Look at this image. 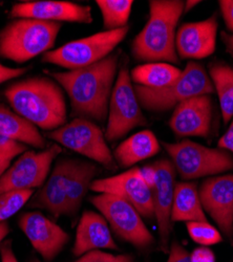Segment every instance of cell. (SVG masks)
<instances>
[{
  "label": "cell",
  "mask_w": 233,
  "mask_h": 262,
  "mask_svg": "<svg viewBox=\"0 0 233 262\" xmlns=\"http://www.w3.org/2000/svg\"><path fill=\"white\" fill-rule=\"evenodd\" d=\"M119 53L91 65L68 72H47L67 92L72 116L103 124L109 117V107L119 67Z\"/></svg>",
  "instance_id": "6da1fadb"
},
{
  "label": "cell",
  "mask_w": 233,
  "mask_h": 262,
  "mask_svg": "<svg viewBox=\"0 0 233 262\" xmlns=\"http://www.w3.org/2000/svg\"><path fill=\"white\" fill-rule=\"evenodd\" d=\"M6 99L19 116L46 131L67 124L68 108L59 84L49 77L16 82L5 91Z\"/></svg>",
  "instance_id": "7a4b0ae2"
},
{
  "label": "cell",
  "mask_w": 233,
  "mask_h": 262,
  "mask_svg": "<svg viewBox=\"0 0 233 262\" xmlns=\"http://www.w3.org/2000/svg\"><path fill=\"white\" fill-rule=\"evenodd\" d=\"M182 0H152L150 18L132 42L134 58L146 63L179 64L176 49L177 26L184 14Z\"/></svg>",
  "instance_id": "3957f363"
},
{
  "label": "cell",
  "mask_w": 233,
  "mask_h": 262,
  "mask_svg": "<svg viewBox=\"0 0 233 262\" xmlns=\"http://www.w3.org/2000/svg\"><path fill=\"white\" fill-rule=\"evenodd\" d=\"M62 28L59 23L18 18L0 32V57L26 63L50 52Z\"/></svg>",
  "instance_id": "277c9868"
},
{
  "label": "cell",
  "mask_w": 233,
  "mask_h": 262,
  "mask_svg": "<svg viewBox=\"0 0 233 262\" xmlns=\"http://www.w3.org/2000/svg\"><path fill=\"white\" fill-rule=\"evenodd\" d=\"M140 106L152 113H165L190 98L213 95L215 87L202 64L188 62L181 77L164 89L153 90L134 85Z\"/></svg>",
  "instance_id": "5b68a950"
},
{
  "label": "cell",
  "mask_w": 233,
  "mask_h": 262,
  "mask_svg": "<svg viewBox=\"0 0 233 262\" xmlns=\"http://www.w3.org/2000/svg\"><path fill=\"white\" fill-rule=\"evenodd\" d=\"M182 180L216 177L233 170V157L221 148H209L184 139L179 143H163Z\"/></svg>",
  "instance_id": "8992f818"
},
{
  "label": "cell",
  "mask_w": 233,
  "mask_h": 262,
  "mask_svg": "<svg viewBox=\"0 0 233 262\" xmlns=\"http://www.w3.org/2000/svg\"><path fill=\"white\" fill-rule=\"evenodd\" d=\"M129 32L130 27L127 26L71 41L57 50L44 54L42 62L58 65L69 71L91 67L114 53Z\"/></svg>",
  "instance_id": "52a82bcc"
},
{
  "label": "cell",
  "mask_w": 233,
  "mask_h": 262,
  "mask_svg": "<svg viewBox=\"0 0 233 262\" xmlns=\"http://www.w3.org/2000/svg\"><path fill=\"white\" fill-rule=\"evenodd\" d=\"M90 202L103 215L111 230L123 242L140 250L152 248L156 239L145 226L137 209L119 196L99 193L92 196Z\"/></svg>",
  "instance_id": "ba28073f"
},
{
  "label": "cell",
  "mask_w": 233,
  "mask_h": 262,
  "mask_svg": "<svg viewBox=\"0 0 233 262\" xmlns=\"http://www.w3.org/2000/svg\"><path fill=\"white\" fill-rule=\"evenodd\" d=\"M109 122L105 130V139L110 142L120 140L137 127L147 125L142 113L127 62H123L112 92Z\"/></svg>",
  "instance_id": "9c48e42d"
},
{
  "label": "cell",
  "mask_w": 233,
  "mask_h": 262,
  "mask_svg": "<svg viewBox=\"0 0 233 262\" xmlns=\"http://www.w3.org/2000/svg\"><path fill=\"white\" fill-rule=\"evenodd\" d=\"M47 137L109 170L114 171L118 168L105 135L93 121L75 118L72 122L50 131Z\"/></svg>",
  "instance_id": "30bf717a"
},
{
  "label": "cell",
  "mask_w": 233,
  "mask_h": 262,
  "mask_svg": "<svg viewBox=\"0 0 233 262\" xmlns=\"http://www.w3.org/2000/svg\"><path fill=\"white\" fill-rule=\"evenodd\" d=\"M61 147L52 145L44 151H27L0 179V194L14 190H34L44 186Z\"/></svg>",
  "instance_id": "8fae6325"
},
{
  "label": "cell",
  "mask_w": 233,
  "mask_h": 262,
  "mask_svg": "<svg viewBox=\"0 0 233 262\" xmlns=\"http://www.w3.org/2000/svg\"><path fill=\"white\" fill-rule=\"evenodd\" d=\"M205 213L218 225L228 242L233 238V174L206 179L199 188Z\"/></svg>",
  "instance_id": "7c38bea8"
},
{
  "label": "cell",
  "mask_w": 233,
  "mask_h": 262,
  "mask_svg": "<svg viewBox=\"0 0 233 262\" xmlns=\"http://www.w3.org/2000/svg\"><path fill=\"white\" fill-rule=\"evenodd\" d=\"M91 190L119 196L134 206L144 218H155L153 192L144 183L138 167H134L118 176L95 180L91 185Z\"/></svg>",
  "instance_id": "4fadbf2b"
},
{
  "label": "cell",
  "mask_w": 233,
  "mask_h": 262,
  "mask_svg": "<svg viewBox=\"0 0 233 262\" xmlns=\"http://www.w3.org/2000/svg\"><path fill=\"white\" fill-rule=\"evenodd\" d=\"M213 99L210 95L190 98L180 103L169 120V127L178 138H208L213 124Z\"/></svg>",
  "instance_id": "5bb4252c"
},
{
  "label": "cell",
  "mask_w": 233,
  "mask_h": 262,
  "mask_svg": "<svg viewBox=\"0 0 233 262\" xmlns=\"http://www.w3.org/2000/svg\"><path fill=\"white\" fill-rule=\"evenodd\" d=\"M157 171V181L153 188L155 218L160 237V248L168 252V242L172 233V211L176 187V168L172 161L160 160L153 164Z\"/></svg>",
  "instance_id": "9a60e30c"
},
{
  "label": "cell",
  "mask_w": 233,
  "mask_h": 262,
  "mask_svg": "<svg viewBox=\"0 0 233 262\" xmlns=\"http://www.w3.org/2000/svg\"><path fill=\"white\" fill-rule=\"evenodd\" d=\"M19 227L33 248L47 261H52L70 239L65 230L40 212H27L21 215Z\"/></svg>",
  "instance_id": "2e32d148"
},
{
  "label": "cell",
  "mask_w": 233,
  "mask_h": 262,
  "mask_svg": "<svg viewBox=\"0 0 233 262\" xmlns=\"http://www.w3.org/2000/svg\"><path fill=\"white\" fill-rule=\"evenodd\" d=\"M11 17L30 18L52 23H75L92 24V8L81 6L71 2H54V0H40V2H26L15 4L11 9Z\"/></svg>",
  "instance_id": "e0dca14e"
},
{
  "label": "cell",
  "mask_w": 233,
  "mask_h": 262,
  "mask_svg": "<svg viewBox=\"0 0 233 262\" xmlns=\"http://www.w3.org/2000/svg\"><path fill=\"white\" fill-rule=\"evenodd\" d=\"M218 28L217 15L181 26L176 36L179 58L200 60L213 55L217 47Z\"/></svg>",
  "instance_id": "ac0fdd59"
},
{
  "label": "cell",
  "mask_w": 233,
  "mask_h": 262,
  "mask_svg": "<svg viewBox=\"0 0 233 262\" xmlns=\"http://www.w3.org/2000/svg\"><path fill=\"white\" fill-rule=\"evenodd\" d=\"M71 165L72 160L62 159L57 162L47 183L30 203L31 208L45 209L55 217L68 215L67 183Z\"/></svg>",
  "instance_id": "d6986e66"
},
{
  "label": "cell",
  "mask_w": 233,
  "mask_h": 262,
  "mask_svg": "<svg viewBox=\"0 0 233 262\" xmlns=\"http://www.w3.org/2000/svg\"><path fill=\"white\" fill-rule=\"evenodd\" d=\"M101 249H118L111 228L102 214L94 211L83 212L77 227L73 254L82 256L90 251Z\"/></svg>",
  "instance_id": "ffe728a7"
},
{
  "label": "cell",
  "mask_w": 233,
  "mask_h": 262,
  "mask_svg": "<svg viewBox=\"0 0 233 262\" xmlns=\"http://www.w3.org/2000/svg\"><path fill=\"white\" fill-rule=\"evenodd\" d=\"M161 146L151 130H142L123 141L115 150L114 158L121 167H132L135 164L155 157Z\"/></svg>",
  "instance_id": "44dd1931"
},
{
  "label": "cell",
  "mask_w": 233,
  "mask_h": 262,
  "mask_svg": "<svg viewBox=\"0 0 233 262\" xmlns=\"http://www.w3.org/2000/svg\"><path fill=\"white\" fill-rule=\"evenodd\" d=\"M98 172V167L91 162L72 160L67 183L68 216H75L78 213Z\"/></svg>",
  "instance_id": "7402d4cb"
},
{
  "label": "cell",
  "mask_w": 233,
  "mask_h": 262,
  "mask_svg": "<svg viewBox=\"0 0 233 262\" xmlns=\"http://www.w3.org/2000/svg\"><path fill=\"white\" fill-rule=\"evenodd\" d=\"M208 222L202 207L199 189L194 182L176 183L172 223Z\"/></svg>",
  "instance_id": "603a6c76"
},
{
  "label": "cell",
  "mask_w": 233,
  "mask_h": 262,
  "mask_svg": "<svg viewBox=\"0 0 233 262\" xmlns=\"http://www.w3.org/2000/svg\"><path fill=\"white\" fill-rule=\"evenodd\" d=\"M0 137H6L35 148H45L47 141L27 119L0 105Z\"/></svg>",
  "instance_id": "cb8c5ba5"
},
{
  "label": "cell",
  "mask_w": 233,
  "mask_h": 262,
  "mask_svg": "<svg viewBox=\"0 0 233 262\" xmlns=\"http://www.w3.org/2000/svg\"><path fill=\"white\" fill-rule=\"evenodd\" d=\"M182 72L173 64L168 63H145L131 72L132 82L147 89L160 90L177 81Z\"/></svg>",
  "instance_id": "d4e9b609"
},
{
  "label": "cell",
  "mask_w": 233,
  "mask_h": 262,
  "mask_svg": "<svg viewBox=\"0 0 233 262\" xmlns=\"http://www.w3.org/2000/svg\"><path fill=\"white\" fill-rule=\"evenodd\" d=\"M209 75L219 96L224 124L233 119V68L229 64L214 62L209 67Z\"/></svg>",
  "instance_id": "484cf974"
},
{
  "label": "cell",
  "mask_w": 233,
  "mask_h": 262,
  "mask_svg": "<svg viewBox=\"0 0 233 262\" xmlns=\"http://www.w3.org/2000/svg\"><path fill=\"white\" fill-rule=\"evenodd\" d=\"M103 17L105 31H114L127 27L134 2L132 0H97Z\"/></svg>",
  "instance_id": "4316f807"
},
{
  "label": "cell",
  "mask_w": 233,
  "mask_h": 262,
  "mask_svg": "<svg viewBox=\"0 0 233 262\" xmlns=\"http://www.w3.org/2000/svg\"><path fill=\"white\" fill-rule=\"evenodd\" d=\"M34 190H14L0 194V223L8 221L31 200Z\"/></svg>",
  "instance_id": "83f0119b"
},
{
  "label": "cell",
  "mask_w": 233,
  "mask_h": 262,
  "mask_svg": "<svg viewBox=\"0 0 233 262\" xmlns=\"http://www.w3.org/2000/svg\"><path fill=\"white\" fill-rule=\"evenodd\" d=\"M186 227L190 238L202 247L215 246L224 240L220 230L208 222H190Z\"/></svg>",
  "instance_id": "f1b7e54d"
},
{
  "label": "cell",
  "mask_w": 233,
  "mask_h": 262,
  "mask_svg": "<svg viewBox=\"0 0 233 262\" xmlns=\"http://www.w3.org/2000/svg\"><path fill=\"white\" fill-rule=\"evenodd\" d=\"M27 150L28 147L25 144L6 137H0V164L10 168L13 159L24 155Z\"/></svg>",
  "instance_id": "f546056e"
},
{
  "label": "cell",
  "mask_w": 233,
  "mask_h": 262,
  "mask_svg": "<svg viewBox=\"0 0 233 262\" xmlns=\"http://www.w3.org/2000/svg\"><path fill=\"white\" fill-rule=\"evenodd\" d=\"M74 262H135V259L130 254L114 255L100 250H94L83 254Z\"/></svg>",
  "instance_id": "4dcf8cb0"
},
{
  "label": "cell",
  "mask_w": 233,
  "mask_h": 262,
  "mask_svg": "<svg viewBox=\"0 0 233 262\" xmlns=\"http://www.w3.org/2000/svg\"><path fill=\"white\" fill-rule=\"evenodd\" d=\"M166 262H193L190 253L178 242H173Z\"/></svg>",
  "instance_id": "1f68e13d"
},
{
  "label": "cell",
  "mask_w": 233,
  "mask_h": 262,
  "mask_svg": "<svg viewBox=\"0 0 233 262\" xmlns=\"http://www.w3.org/2000/svg\"><path fill=\"white\" fill-rule=\"evenodd\" d=\"M219 6L228 32L233 34V0H220Z\"/></svg>",
  "instance_id": "d6a6232c"
},
{
  "label": "cell",
  "mask_w": 233,
  "mask_h": 262,
  "mask_svg": "<svg viewBox=\"0 0 233 262\" xmlns=\"http://www.w3.org/2000/svg\"><path fill=\"white\" fill-rule=\"evenodd\" d=\"M193 262H216V255L209 247H199L190 253Z\"/></svg>",
  "instance_id": "836d02e7"
},
{
  "label": "cell",
  "mask_w": 233,
  "mask_h": 262,
  "mask_svg": "<svg viewBox=\"0 0 233 262\" xmlns=\"http://www.w3.org/2000/svg\"><path fill=\"white\" fill-rule=\"evenodd\" d=\"M28 71L27 68L25 69H12L8 68L0 63V84H3L9 80L21 77L24 74H26Z\"/></svg>",
  "instance_id": "e575fe53"
},
{
  "label": "cell",
  "mask_w": 233,
  "mask_h": 262,
  "mask_svg": "<svg viewBox=\"0 0 233 262\" xmlns=\"http://www.w3.org/2000/svg\"><path fill=\"white\" fill-rule=\"evenodd\" d=\"M140 173L141 177L144 181V183L148 186L151 190H153V188L156 185V181H157V171L155 166L152 165H146L142 168H140Z\"/></svg>",
  "instance_id": "d590c367"
},
{
  "label": "cell",
  "mask_w": 233,
  "mask_h": 262,
  "mask_svg": "<svg viewBox=\"0 0 233 262\" xmlns=\"http://www.w3.org/2000/svg\"><path fill=\"white\" fill-rule=\"evenodd\" d=\"M218 146H219V148L224 149V150L230 152V154H233V119L231 120L230 126L227 129L226 133L219 140Z\"/></svg>",
  "instance_id": "8d00e7d4"
},
{
  "label": "cell",
  "mask_w": 233,
  "mask_h": 262,
  "mask_svg": "<svg viewBox=\"0 0 233 262\" xmlns=\"http://www.w3.org/2000/svg\"><path fill=\"white\" fill-rule=\"evenodd\" d=\"M0 257H2V262H18L12 249L11 240H7L3 245H0Z\"/></svg>",
  "instance_id": "74e56055"
},
{
  "label": "cell",
  "mask_w": 233,
  "mask_h": 262,
  "mask_svg": "<svg viewBox=\"0 0 233 262\" xmlns=\"http://www.w3.org/2000/svg\"><path fill=\"white\" fill-rule=\"evenodd\" d=\"M221 38H222V41L224 42V45L226 46L227 50L233 55V34L222 32Z\"/></svg>",
  "instance_id": "f35d334b"
},
{
  "label": "cell",
  "mask_w": 233,
  "mask_h": 262,
  "mask_svg": "<svg viewBox=\"0 0 233 262\" xmlns=\"http://www.w3.org/2000/svg\"><path fill=\"white\" fill-rule=\"evenodd\" d=\"M9 233H10L9 224L6 222L0 223V244L3 243V240L8 236Z\"/></svg>",
  "instance_id": "ab89813d"
},
{
  "label": "cell",
  "mask_w": 233,
  "mask_h": 262,
  "mask_svg": "<svg viewBox=\"0 0 233 262\" xmlns=\"http://www.w3.org/2000/svg\"><path fill=\"white\" fill-rule=\"evenodd\" d=\"M200 4H201V2H199V0H187L184 5V14L188 13L190 10L194 9L195 7H197Z\"/></svg>",
  "instance_id": "60d3db41"
},
{
  "label": "cell",
  "mask_w": 233,
  "mask_h": 262,
  "mask_svg": "<svg viewBox=\"0 0 233 262\" xmlns=\"http://www.w3.org/2000/svg\"><path fill=\"white\" fill-rule=\"evenodd\" d=\"M8 169H9V168H7V167H5L4 165L0 164V179L3 178V176L6 173V171H7Z\"/></svg>",
  "instance_id": "b9f144b4"
},
{
  "label": "cell",
  "mask_w": 233,
  "mask_h": 262,
  "mask_svg": "<svg viewBox=\"0 0 233 262\" xmlns=\"http://www.w3.org/2000/svg\"><path fill=\"white\" fill-rule=\"evenodd\" d=\"M3 6V3H0V7H2Z\"/></svg>",
  "instance_id": "7bdbcfd3"
},
{
  "label": "cell",
  "mask_w": 233,
  "mask_h": 262,
  "mask_svg": "<svg viewBox=\"0 0 233 262\" xmlns=\"http://www.w3.org/2000/svg\"><path fill=\"white\" fill-rule=\"evenodd\" d=\"M34 262H39V261H34Z\"/></svg>",
  "instance_id": "ee69618b"
}]
</instances>
